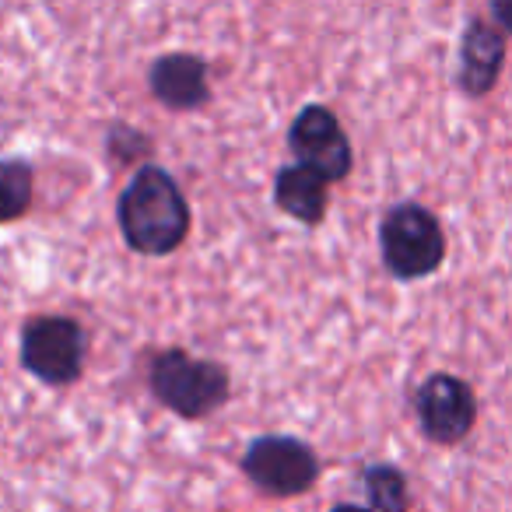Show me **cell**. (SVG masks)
Instances as JSON below:
<instances>
[{"label": "cell", "mask_w": 512, "mask_h": 512, "mask_svg": "<svg viewBox=\"0 0 512 512\" xmlns=\"http://www.w3.org/2000/svg\"><path fill=\"white\" fill-rule=\"evenodd\" d=\"M88 337L71 316H36L22 327V365L46 386H71L85 372Z\"/></svg>", "instance_id": "4"}, {"label": "cell", "mask_w": 512, "mask_h": 512, "mask_svg": "<svg viewBox=\"0 0 512 512\" xmlns=\"http://www.w3.org/2000/svg\"><path fill=\"white\" fill-rule=\"evenodd\" d=\"M330 512H369L365 505H351V502H341V505H334Z\"/></svg>", "instance_id": "13"}, {"label": "cell", "mask_w": 512, "mask_h": 512, "mask_svg": "<svg viewBox=\"0 0 512 512\" xmlns=\"http://www.w3.org/2000/svg\"><path fill=\"white\" fill-rule=\"evenodd\" d=\"M505 67V36L495 25L470 18L460 36V60H456V85L470 99H481L495 88Z\"/></svg>", "instance_id": "9"}, {"label": "cell", "mask_w": 512, "mask_h": 512, "mask_svg": "<svg viewBox=\"0 0 512 512\" xmlns=\"http://www.w3.org/2000/svg\"><path fill=\"white\" fill-rule=\"evenodd\" d=\"M379 249L386 271L397 281H421L435 274L446 260V235L428 207L404 204L390 207L379 221Z\"/></svg>", "instance_id": "3"}, {"label": "cell", "mask_w": 512, "mask_h": 512, "mask_svg": "<svg viewBox=\"0 0 512 512\" xmlns=\"http://www.w3.org/2000/svg\"><path fill=\"white\" fill-rule=\"evenodd\" d=\"M36 197V172L22 158H8L0 162V225L4 221H18L32 207Z\"/></svg>", "instance_id": "11"}, {"label": "cell", "mask_w": 512, "mask_h": 512, "mask_svg": "<svg viewBox=\"0 0 512 512\" xmlns=\"http://www.w3.org/2000/svg\"><path fill=\"white\" fill-rule=\"evenodd\" d=\"M242 470L267 495L295 498L320 481V456L295 435H260L249 442Z\"/></svg>", "instance_id": "5"}, {"label": "cell", "mask_w": 512, "mask_h": 512, "mask_svg": "<svg viewBox=\"0 0 512 512\" xmlns=\"http://www.w3.org/2000/svg\"><path fill=\"white\" fill-rule=\"evenodd\" d=\"M116 221L134 253L169 256L186 242L190 204L162 165H141L116 200Z\"/></svg>", "instance_id": "1"}, {"label": "cell", "mask_w": 512, "mask_h": 512, "mask_svg": "<svg viewBox=\"0 0 512 512\" xmlns=\"http://www.w3.org/2000/svg\"><path fill=\"white\" fill-rule=\"evenodd\" d=\"M421 435L435 446H456L463 442L477 425V397L460 376L435 372L418 386L414 397Z\"/></svg>", "instance_id": "6"}, {"label": "cell", "mask_w": 512, "mask_h": 512, "mask_svg": "<svg viewBox=\"0 0 512 512\" xmlns=\"http://www.w3.org/2000/svg\"><path fill=\"white\" fill-rule=\"evenodd\" d=\"M365 495H369V512H407L411 505V488H407L404 470L390 463H376L365 470Z\"/></svg>", "instance_id": "12"}, {"label": "cell", "mask_w": 512, "mask_h": 512, "mask_svg": "<svg viewBox=\"0 0 512 512\" xmlns=\"http://www.w3.org/2000/svg\"><path fill=\"white\" fill-rule=\"evenodd\" d=\"M274 200L285 214H292L302 225H320L327 218V200H330V183L323 176H316L306 165H285L278 169L274 179Z\"/></svg>", "instance_id": "10"}, {"label": "cell", "mask_w": 512, "mask_h": 512, "mask_svg": "<svg viewBox=\"0 0 512 512\" xmlns=\"http://www.w3.org/2000/svg\"><path fill=\"white\" fill-rule=\"evenodd\" d=\"M148 88L165 109L190 113L211 99L207 85V60L197 53H162L148 67Z\"/></svg>", "instance_id": "8"}, {"label": "cell", "mask_w": 512, "mask_h": 512, "mask_svg": "<svg viewBox=\"0 0 512 512\" xmlns=\"http://www.w3.org/2000/svg\"><path fill=\"white\" fill-rule=\"evenodd\" d=\"M148 386L162 407L186 421H197L214 414L218 407L228 404L232 397V383L228 372L218 362L207 358H193L179 348H169L162 355L151 358L148 365Z\"/></svg>", "instance_id": "2"}, {"label": "cell", "mask_w": 512, "mask_h": 512, "mask_svg": "<svg viewBox=\"0 0 512 512\" xmlns=\"http://www.w3.org/2000/svg\"><path fill=\"white\" fill-rule=\"evenodd\" d=\"M288 148L295 151V165H306L327 183L344 179L355 165L348 134L327 106H306L295 116L288 127Z\"/></svg>", "instance_id": "7"}]
</instances>
